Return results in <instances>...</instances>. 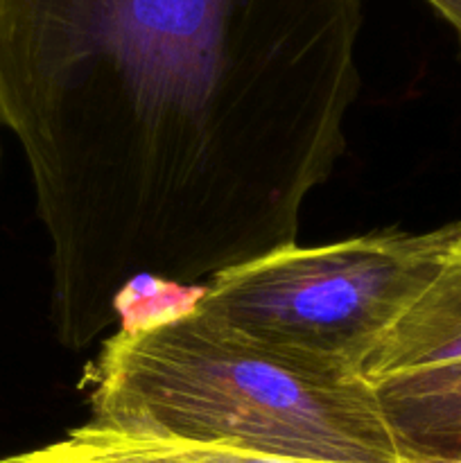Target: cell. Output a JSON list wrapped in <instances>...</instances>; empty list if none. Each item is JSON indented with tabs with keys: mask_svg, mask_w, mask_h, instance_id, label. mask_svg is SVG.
I'll return each mask as SVG.
<instances>
[{
	"mask_svg": "<svg viewBox=\"0 0 461 463\" xmlns=\"http://www.w3.org/2000/svg\"><path fill=\"white\" fill-rule=\"evenodd\" d=\"M405 463H461V459H405Z\"/></svg>",
	"mask_w": 461,
	"mask_h": 463,
	"instance_id": "cell-9",
	"label": "cell"
},
{
	"mask_svg": "<svg viewBox=\"0 0 461 463\" xmlns=\"http://www.w3.org/2000/svg\"><path fill=\"white\" fill-rule=\"evenodd\" d=\"M63 441L75 452L99 463H321L262 455V452L242 450L226 443L125 437V434L93 428L90 423L75 428ZM400 463H405V459Z\"/></svg>",
	"mask_w": 461,
	"mask_h": 463,
	"instance_id": "cell-6",
	"label": "cell"
},
{
	"mask_svg": "<svg viewBox=\"0 0 461 463\" xmlns=\"http://www.w3.org/2000/svg\"><path fill=\"white\" fill-rule=\"evenodd\" d=\"M452 362H461V222L437 276L380 344L364 380L380 384Z\"/></svg>",
	"mask_w": 461,
	"mask_h": 463,
	"instance_id": "cell-4",
	"label": "cell"
},
{
	"mask_svg": "<svg viewBox=\"0 0 461 463\" xmlns=\"http://www.w3.org/2000/svg\"><path fill=\"white\" fill-rule=\"evenodd\" d=\"M93 428L321 463H400L375 384L306 373L197 303L120 328L86 369Z\"/></svg>",
	"mask_w": 461,
	"mask_h": 463,
	"instance_id": "cell-2",
	"label": "cell"
},
{
	"mask_svg": "<svg viewBox=\"0 0 461 463\" xmlns=\"http://www.w3.org/2000/svg\"><path fill=\"white\" fill-rule=\"evenodd\" d=\"M362 0H0V125L81 351L136 285L194 289L296 244L346 147Z\"/></svg>",
	"mask_w": 461,
	"mask_h": 463,
	"instance_id": "cell-1",
	"label": "cell"
},
{
	"mask_svg": "<svg viewBox=\"0 0 461 463\" xmlns=\"http://www.w3.org/2000/svg\"><path fill=\"white\" fill-rule=\"evenodd\" d=\"M405 459H461V362L375 384Z\"/></svg>",
	"mask_w": 461,
	"mask_h": 463,
	"instance_id": "cell-5",
	"label": "cell"
},
{
	"mask_svg": "<svg viewBox=\"0 0 461 463\" xmlns=\"http://www.w3.org/2000/svg\"><path fill=\"white\" fill-rule=\"evenodd\" d=\"M0 463H99L89 459V457L80 455V452L72 450L66 441L50 443V446L39 448V450L21 452V455H12L0 459Z\"/></svg>",
	"mask_w": 461,
	"mask_h": 463,
	"instance_id": "cell-7",
	"label": "cell"
},
{
	"mask_svg": "<svg viewBox=\"0 0 461 463\" xmlns=\"http://www.w3.org/2000/svg\"><path fill=\"white\" fill-rule=\"evenodd\" d=\"M459 222L382 231L328 247L278 249L203 285L199 310L278 360L333 380L364 369L432 283Z\"/></svg>",
	"mask_w": 461,
	"mask_h": 463,
	"instance_id": "cell-3",
	"label": "cell"
},
{
	"mask_svg": "<svg viewBox=\"0 0 461 463\" xmlns=\"http://www.w3.org/2000/svg\"><path fill=\"white\" fill-rule=\"evenodd\" d=\"M428 3L450 23L461 43V0H428Z\"/></svg>",
	"mask_w": 461,
	"mask_h": 463,
	"instance_id": "cell-8",
	"label": "cell"
}]
</instances>
